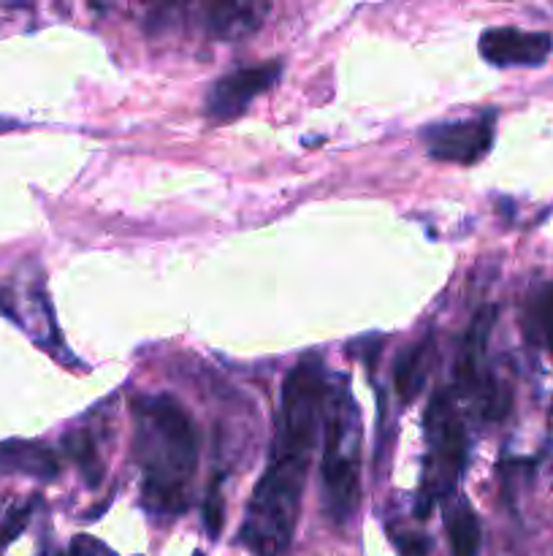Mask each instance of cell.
Here are the masks:
<instances>
[{
  "label": "cell",
  "instance_id": "cell-1",
  "mask_svg": "<svg viewBox=\"0 0 553 556\" xmlns=\"http://www.w3.org/2000/svg\"><path fill=\"white\" fill-rule=\"evenodd\" d=\"M323 358L309 353L287 372L280 391L269 465L244 514L239 541L255 556H282L291 548L301 514V494L325 416Z\"/></svg>",
  "mask_w": 553,
  "mask_h": 556
},
{
  "label": "cell",
  "instance_id": "cell-2",
  "mask_svg": "<svg viewBox=\"0 0 553 556\" xmlns=\"http://www.w3.org/2000/svg\"><path fill=\"white\" fill-rule=\"evenodd\" d=\"M133 456L144 478V508L155 516L184 514L198 467V434L177 400L155 394L133 402Z\"/></svg>",
  "mask_w": 553,
  "mask_h": 556
},
{
  "label": "cell",
  "instance_id": "cell-3",
  "mask_svg": "<svg viewBox=\"0 0 553 556\" xmlns=\"http://www.w3.org/2000/svg\"><path fill=\"white\" fill-rule=\"evenodd\" d=\"M361 443L363 421L350 394V380L334 375L329 380L323 416V505L336 525H347L361 500Z\"/></svg>",
  "mask_w": 553,
  "mask_h": 556
},
{
  "label": "cell",
  "instance_id": "cell-4",
  "mask_svg": "<svg viewBox=\"0 0 553 556\" xmlns=\"http://www.w3.org/2000/svg\"><path fill=\"white\" fill-rule=\"evenodd\" d=\"M426 470L417 494V519H426L434 505L448 500L459 483L470 456V438L455 407L453 391L442 389L432 396L426 410Z\"/></svg>",
  "mask_w": 553,
  "mask_h": 556
},
{
  "label": "cell",
  "instance_id": "cell-5",
  "mask_svg": "<svg viewBox=\"0 0 553 556\" xmlns=\"http://www.w3.org/2000/svg\"><path fill=\"white\" fill-rule=\"evenodd\" d=\"M493 320H497V307H483L475 315L461 345L459 364H455V391L464 400L475 402L480 416L486 418L504 416V407H507V396L497 391V383L486 372V345Z\"/></svg>",
  "mask_w": 553,
  "mask_h": 556
},
{
  "label": "cell",
  "instance_id": "cell-6",
  "mask_svg": "<svg viewBox=\"0 0 553 556\" xmlns=\"http://www.w3.org/2000/svg\"><path fill=\"white\" fill-rule=\"evenodd\" d=\"M493 125H497V112H483L477 117L426 125L421 130V139L434 161L472 166L491 150Z\"/></svg>",
  "mask_w": 553,
  "mask_h": 556
},
{
  "label": "cell",
  "instance_id": "cell-7",
  "mask_svg": "<svg viewBox=\"0 0 553 556\" xmlns=\"http://www.w3.org/2000/svg\"><path fill=\"white\" fill-rule=\"evenodd\" d=\"M280 76V60H266V63L244 65V68L231 71V74H226L222 79H217L215 85L209 87V92H206V117L215 119V123H226V119L239 117V114H244V109H247L255 98L263 96Z\"/></svg>",
  "mask_w": 553,
  "mask_h": 556
},
{
  "label": "cell",
  "instance_id": "cell-8",
  "mask_svg": "<svg viewBox=\"0 0 553 556\" xmlns=\"http://www.w3.org/2000/svg\"><path fill=\"white\" fill-rule=\"evenodd\" d=\"M553 52V38L548 33L518 30V27H488L480 36V54L497 68L526 65L537 68Z\"/></svg>",
  "mask_w": 553,
  "mask_h": 556
},
{
  "label": "cell",
  "instance_id": "cell-9",
  "mask_svg": "<svg viewBox=\"0 0 553 556\" xmlns=\"http://www.w3.org/2000/svg\"><path fill=\"white\" fill-rule=\"evenodd\" d=\"M269 11V3H211L204 9V25L215 41H242L263 25Z\"/></svg>",
  "mask_w": 553,
  "mask_h": 556
},
{
  "label": "cell",
  "instance_id": "cell-10",
  "mask_svg": "<svg viewBox=\"0 0 553 556\" xmlns=\"http://www.w3.org/2000/svg\"><path fill=\"white\" fill-rule=\"evenodd\" d=\"M0 472L38 478V481H54L60 472V462L54 451L33 440H5L0 443Z\"/></svg>",
  "mask_w": 553,
  "mask_h": 556
},
{
  "label": "cell",
  "instance_id": "cell-11",
  "mask_svg": "<svg viewBox=\"0 0 553 556\" xmlns=\"http://www.w3.org/2000/svg\"><path fill=\"white\" fill-rule=\"evenodd\" d=\"M432 362H434V337H423L417 345H412L410 351L401 353V358L396 362V391L404 402H412L426 386L428 372H432Z\"/></svg>",
  "mask_w": 553,
  "mask_h": 556
},
{
  "label": "cell",
  "instance_id": "cell-12",
  "mask_svg": "<svg viewBox=\"0 0 553 556\" xmlns=\"http://www.w3.org/2000/svg\"><path fill=\"white\" fill-rule=\"evenodd\" d=\"M445 532L453 556H477L480 552V521L464 497L450 500L445 508Z\"/></svg>",
  "mask_w": 553,
  "mask_h": 556
},
{
  "label": "cell",
  "instance_id": "cell-13",
  "mask_svg": "<svg viewBox=\"0 0 553 556\" xmlns=\"http://www.w3.org/2000/svg\"><path fill=\"white\" fill-rule=\"evenodd\" d=\"M63 448H65V454L74 459V465L81 470L87 486H98V483H101V478H103V465H101V459H98L95 443H92L90 434H87V432L65 434Z\"/></svg>",
  "mask_w": 553,
  "mask_h": 556
},
{
  "label": "cell",
  "instance_id": "cell-14",
  "mask_svg": "<svg viewBox=\"0 0 553 556\" xmlns=\"http://www.w3.org/2000/svg\"><path fill=\"white\" fill-rule=\"evenodd\" d=\"M394 546L401 556H428L432 554V538L417 532H394Z\"/></svg>",
  "mask_w": 553,
  "mask_h": 556
},
{
  "label": "cell",
  "instance_id": "cell-15",
  "mask_svg": "<svg viewBox=\"0 0 553 556\" xmlns=\"http://www.w3.org/2000/svg\"><path fill=\"white\" fill-rule=\"evenodd\" d=\"M204 519H206V532L211 538L220 535L222 530V497H220V478H215L209 489V497H206V508H204Z\"/></svg>",
  "mask_w": 553,
  "mask_h": 556
},
{
  "label": "cell",
  "instance_id": "cell-16",
  "mask_svg": "<svg viewBox=\"0 0 553 556\" xmlns=\"http://www.w3.org/2000/svg\"><path fill=\"white\" fill-rule=\"evenodd\" d=\"M60 556H117V554H114L106 543L95 541V538L76 535L74 541H70V546Z\"/></svg>",
  "mask_w": 553,
  "mask_h": 556
},
{
  "label": "cell",
  "instance_id": "cell-17",
  "mask_svg": "<svg viewBox=\"0 0 553 556\" xmlns=\"http://www.w3.org/2000/svg\"><path fill=\"white\" fill-rule=\"evenodd\" d=\"M537 318H540L542 334H545L548 348H551L553 353V282L542 291L540 304H537Z\"/></svg>",
  "mask_w": 553,
  "mask_h": 556
},
{
  "label": "cell",
  "instance_id": "cell-18",
  "mask_svg": "<svg viewBox=\"0 0 553 556\" xmlns=\"http://www.w3.org/2000/svg\"><path fill=\"white\" fill-rule=\"evenodd\" d=\"M27 519H30V505H25V508H14V510H11L9 519H5V525H3V532H0V541L11 543L16 535H22V530H25Z\"/></svg>",
  "mask_w": 553,
  "mask_h": 556
},
{
  "label": "cell",
  "instance_id": "cell-19",
  "mask_svg": "<svg viewBox=\"0 0 553 556\" xmlns=\"http://www.w3.org/2000/svg\"><path fill=\"white\" fill-rule=\"evenodd\" d=\"M16 123H11V119H0V130H5V128H14Z\"/></svg>",
  "mask_w": 553,
  "mask_h": 556
}]
</instances>
